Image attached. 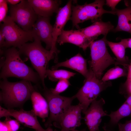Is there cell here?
<instances>
[{
    "mask_svg": "<svg viewBox=\"0 0 131 131\" xmlns=\"http://www.w3.org/2000/svg\"><path fill=\"white\" fill-rule=\"evenodd\" d=\"M11 116L24 126L34 129L35 131H54L50 127L44 129L40 125L37 116L32 110L27 111L20 110L6 109L0 106V118Z\"/></svg>",
    "mask_w": 131,
    "mask_h": 131,
    "instance_id": "cell-10",
    "label": "cell"
},
{
    "mask_svg": "<svg viewBox=\"0 0 131 131\" xmlns=\"http://www.w3.org/2000/svg\"><path fill=\"white\" fill-rule=\"evenodd\" d=\"M43 95L48 103L49 113L45 126L48 128L53 124L57 128L62 117L76 98L75 96L68 97L55 94L46 86L43 87Z\"/></svg>",
    "mask_w": 131,
    "mask_h": 131,
    "instance_id": "cell-5",
    "label": "cell"
},
{
    "mask_svg": "<svg viewBox=\"0 0 131 131\" xmlns=\"http://www.w3.org/2000/svg\"><path fill=\"white\" fill-rule=\"evenodd\" d=\"M105 103L102 98L96 100L91 104L84 113L83 119L89 131H98L101 122L102 118L108 116L106 112L104 111L103 106Z\"/></svg>",
    "mask_w": 131,
    "mask_h": 131,
    "instance_id": "cell-11",
    "label": "cell"
},
{
    "mask_svg": "<svg viewBox=\"0 0 131 131\" xmlns=\"http://www.w3.org/2000/svg\"><path fill=\"white\" fill-rule=\"evenodd\" d=\"M127 79L124 84V86L126 90L131 85V62L129 66Z\"/></svg>",
    "mask_w": 131,
    "mask_h": 131,
    "instance_id": "cell-29",
    "label": "cell"
},
{
    "mask_svg": "<svg viewBox=\"0 0 131 131\" xmlns=\"http://www.w3.org/2000/svg\"><path fill=\"white\" fill-rule=\"evenodd\" d=\"M54 131H58V130H55Z\"/></svg>",
    "mask_w": 131,
    "mask_h": 131,
    "instance_id": "cell-37",
    "label": "cell"
},
{
    "mask_svg": "<svg viewBox=\"0 0 131 131\" xmlns=\"http://www.w3.org/2000/svg\"><path fill=\"white\" fill-rule=\"evenodd\" d=\"M93 41L83 34L76 30H63L59 35L57 42L60 45L69 43L76 45L85 50Z\"/></svg>",
    "mask_w": 131,
    "mask_h": 131,
    "instance_id": "cell-15",
    "label": "cell"
},
{
    "mask_svg": "<svg viewBox=\"0 0 131 131\" xmlns=\"http://www.w3.org/2000/svg\"><path fill=\"white\" fill-rule=\"evenodd\" d=\"M82 108L81 104L71 105L62 117L58 128L60 131H72L81 124V113Z\"/></svg>",
    "mask_w": 131,
    "mask_h": 131,
    "instance_id": "cell-14",
    "label": "cell"
},
{
    "mask_svg": "<svg viewBox=\"0 0 131 131\" xmlns=\"http://www.w3.org/2000/svg\"><path fill=\"white\" fill-rule=\"evenodd\" d=\"M120 42L124 45L126 48H131V38L122 39Z\"/></svg>",
    "mask_w": 131,
    "mask_h": 131,
    "instance_id": "cell-31",
    "label": "cell"
},
{
    "mask_svg": "<svg viewBox=\"0 0 131 131\" xmlns=\"http://www.w3.org/2000/svg\"><path fill=\"white\" fill-rule=\"evenodd\" d=\"M33 110L37 116L42 119L43 122L48 116L49 109L46 99L35 89L32 93L31 98Z\"/></svg>",
    "mask_w": 131,
    "mask_h": 131,
    "instance_id": "cell-19",
    "label": "cell"
},
{
    "mask_svg": "<svg viewBox=\"0 0 131 131\" xmlns=\"http://www.w3.org/2000/svg\"><path fill=\"white\" fill-rule=\"evenodd\" d=\"M60 67H65L73 69L81 74L85 78L88 72L86 60L79 53L65 61L58 63L52 66L51 70H56Z\"/></svg>",
    "mask_w": 131,
    "mask_h": 131,
    "instance_id": "cell-18",
    "label": "cell"
},
{
    "mask_svg": "<svg viewBox=\"0 0 131 131\" xmlns=\"http://www.w3.org/2000/svg\"><path fill=\"white\" fill-rule=\"evenodd\" d=\"M114 29V26L110 22H104L100 19L94 22L89 26L78 30L94 41L99 35H107Z\"/></svg>",
    "mask_w": 131,
    "mask_h": 131,
    "instance_id": "cell-17",
    "label": "cell"
},
{
    "mask_svg": "<svg viewBox=\"0 0 131 131\" xmlns=\"http://www.w3.org/2000/svg\"><path fill=\"white\" fill-rule=\"evenodd\" d=\"M1 25L0 31L5 41V47L19 48L24 44L34 40L32 31H25L21 28L10 16H7Z\"/></svg>",
    "mask_w": 131,
    "mask_h": 131,
    "instance_id": "cell-8",
    "label": "cell"
},
{
    "mask_svg": "<svg viewBox=\"0 0 131 131\" xmlns=\"http://www.w3.org/2000/svg\"><path fill=\"white\" fill-rule=\"evenodd\" d=\"M76 73L65 70L48 69L46 72L47 77L52 81H58L60 80H69L71 77L74 76Z\"/></svg>",
    "mask_w": 131,
    "mask_h": 131,
    "instance_id": "cell-23",
    "label": "cell"
},
{
    "mask_svg": "<svg viewBox=\"0 0 131 131\" xmlns=\"http://www.w3.org/2000/svg\"><path fill=\"white\" fill-rule=\"evenodd\" d=\"M130 3L131 4V2Z\"/></svg>",
    "mask_w": 131,
    "mask_h": 131,
    "instance_id": "cell-39",
    "label": "cell"
},
{
    "mask_svg": "<svg viewBox=\"0 0 131 131\" xmlns=\"http://www.w3.org/2000/svg\"><path fill=\"white\" fill-rule=\"evenodd\" d=\"M98 131H100L99 130V129Z\"/></svg>",
    "mask_w": 131,
    "mask_h": 131,
    "instance_id": "cell-38",
    "label": "cell"
},
{
    "mask_svg": "<svg viewBox=\"0 0 131 131\" xmlns=\"http://www.w3.org/2000/svg\"><path fill=\"white\" fill-rule=\"evenodd\" d=\"M7 2L6 0H0V22H3L6 17L8 11Z\"/></svg>",
    "mask_w": 131,
    "mask_h": 131,
    "instance_id": "cell-27",
    "label": "cell"
},
{
    "mask_svg": "<svg viewBox=\"0 0 131 131\" xmlns=\"http://www.w3.org/2000/svg\"><path fill=\"white\" fill-rule=\"evenodd\" d=\"M127 7L123 9H116L115 11L118 17L116 27L112 31L114 32L120 31L131 34V4L126 3Z\"/></svg>",
    "mask_w": 131,
    "mask_h": 131,
    "instance_id": "cell-20",
    "label": "cell"
},
{
    "mask_svg": "<svg viewBox=\"0 0 131 131\" xmlns=\"http://www.w3.org/2000/svg\"><path fill=\"white\" fill-rule=\"evenodd\" d=\"M106 43L116 57V65H122L128 70L131 62L128 57L125 56L126 48L124 45L120 41L116 43L107 41Z\"/></svg>",
    "mask_w": 131,
    "mask_h": 131,
    "instance_id": "cell-22",
    "label": "cell"
},
{
    "mask_svg": "<svg viewBox=\"0 0 131 131\" xmlns=\"http://www.w3.org/2000/svg\"><path fill=\"white\" fill-rule=\"evenodd\" d=\"M3 122L7 131H16L20 126L19 123L16 120L7 119Z\"/></svg>",
    "mask_w": 131,
    "mask_h": 131,
    "instance_id": "cell-26",
    "label": "cell"
},
{
    "mask_svg": "<svg viewBox=\"0 0 131 131\" xmlns=\"http://www.w3.org/2000/svg\"><path fill=\"white\" fill-rule=\"evenodd\" d=\"M121 1L120 0H106V4L107 6L110 7L112 11H115L116 9V6Z\"/></svg>",
    "mask_w": 131,
    "mask_h": 131,
    "instance_id": "cell-30",
    "label": "cell"
},
{
    "mask_svg": "<svg viewBox=\"0 0 131 131\" xmlns=\"http://www.w3.org/2000/svg\"><path fill=\"white\" fill-rule=\"evenodd\" d=\"M7 3L10 5H14L18 4L21 0H6Z\"/></svg>",
    "mask_w": 131,
    "mask_h": 131,
    "instance_id": "cell-33",
    "label": "cell"
},
{
    "mask_svg": "<svg viewBox=\"0 0 131 131\" xmlns=\"http://www.w3.org/2000/svg\"><path fill=\"white\" fill-rule=\"evenodd\" d=\"M5 38L1 32L0 31V48L5 47Z\"/></svg>",
    "mask_w": 131,
    "mask_h": 131,
    "instance_id": "cell-32",
    "label": "cell"
},
{
    "mask_svg": "<svg viewBox=\"0 0 131 131\" xmlns=\"http://www.w3.org/2000/svg\"><path fill=\"white\" fill-rule=\"evenodd\" d=\"M118 124L119 131H131V119L124 123H119Z\"/></svg>",
    "mask_w": 131,
    "mask_h": 131,
    "instance_id": "cell-28",
    "label": "cell"
},
{
    "mask_svg": "<svg viewBox=\"0 0 131 131\" xmlns=\"http://www.w3.org/2000/svg\"><path fill=\"white\" fill-rule=\"evenodd\" d=\"M70 85L68 80L61 79L58 81L54 88H51L49 89L53 94L59 95L60 93L66 90Z\"/></svg>",
    "mask_w": 131,
    "mask_h": 131,
    "instance_id": "cell-25",
    "label": "cell"
},
{
    "mask_svg": "<svg viewBox=\"0 0 131 131\" xmlns=\"http://www.w3.org/2000/svg\"><path fill=\"white\" fill-rule=\"evenodd\" d=\"M128 69L122 68L118 66L108 70L103 76L101 80L104 82L115 79L118 78L127 76Z\"/></svg>",
    "mask_w": 131,
    "mask_h": 131,
    "instance_id": "cell-24",
    "label": "cell"
},
{
    "mask_svg": "<svg viewBox=\"0 0 131 131\" xmlns=\"http://www.w3.org/2000/svg\"><path fill=\"white\" fill-rule=\"evenodd\" d=\"M53 27L50 23L49 17L38 16L32 30L33 37H35L46 45V49L51 48L53 39Z\"/></svg>",
    "mask_w": 131,
    "mask_h": 131,
    "instance_id": "cell-13",
    "label": "cell"
},
{
    "mask_svg": "<svg viewBox=\"0 0 131 131\" xmlns=\"http://www.w3.org/2000/svg\"><path fill=\"white\" fill-rule=\"evenodd\" d=\"M32 42L25 43L19 48V53L23 54L29 59L33 67L39 74L43 87L45 86V79L47 77L48 66L50 60L55 57L50 50L44 48L41 41L34 37Z\"/></svg>",
    "mask_w": 131,
    "mask_h": 131,
    "instance_id": "cell-3",
    "label": "cell"
},
{
    "mask_svg": "<svg viewBox=\"0 0 131 131\" xmlns=\"http://www.w3.org/2000/svg\"><path fill=\"white\" fill-rule=\"evenodd\" d=\"M0 102L7 109H22L24 103L31 99L32 93L35 89L30 81L22 80L12 82L7 79L0 81Z\"/></svg>",
    "mask_w": 131,
    "mask_h": 131,
    "instance_id": "cell-2",
    "label": "cell"
},
{
    "mask_svg": "<svg viewBox=\"0 0 131 131\" xmlns=\"http://www.w3.org/2000/svg\"><path fill=\"white\" fill-rule=\"evenodd\" d=\"M20 55L18 50L14 47L5 51V57L0 65V78L3 79L15 77L38 83L41 81L39 74L25 63Z\"/></svg>",
    "mask_w": 131,
    "mask_h": 131,
    "instance_id": "cell-1",
    "label": "cell"
},
{
    "mask_svg": "<svg viewBox=\"0 0 131 131\" xmlns=\"http://www.w3.org/2000/svg\"><path fill=\"white\" fill-rule=\"evenodd\" d=\"M129 96L131 95V85L126 90Z\"/></svg>",
    "mask_w": 131,
    "mask_h": 131,
    "instance_id": "cell-35",
    "label": "cell"
},
{
    "mask_svg": "<svg viewBox=\"0 0 131 131\" xmlns=\"http://www.w3.org/2000/svg\"><path fill=\"white\" fill-rule=\"evenodd\" d=\"M108 116L110 118L109 123L104 126V129L108 131H111L119 121L124 117L131 116V106L124 102L116 111H112Z\"/></svg>",
    "mask_w": 131,
    "mask_h": 131,
    "instance_id": "cell-21",
    "label": "cell"
},
{
    "mask_svg": "<svg viewBox=\"0 0 131 131\" xmlns=\"http://www.w3.org/2000/svg\"><path fill=\"white\" fill-rule=\"evenodd\" d=\"M36 14L38 16L49 17L57 13L61 1L56 0H28Z\"/></svg>",
    "mask_w": 131,
    "mask_h": 131,
    "instance_id": "cell-16",
    "label": "cell"
},
{
    "mask_svg": "<svg viewBox=\"0 0 131 131\" xmlns=\"http://www.w3.org/2000/svg\"><path fill=\"white\" fill-rule=\"evenodd\" d=\"M106 35L98 40L94 41L90 46L91 60L90 67L96 77L101 79L104 70L112 64L116 65V59L109 54L106 47Z\"/></svg>",
    "mask_w": 131,
    "mask_h": 131,
    "instance_id": "cell-6",
    "label": "cell"
},
{
    "mask_svg": "<svg viewBox=\"0 0 131 131\" xmlns=\"http://www.w3.org/2000/svg\"><path fill=\"white\" fill-rule=\"evenodd\" d=\"M87 131L86 130H81V131H78V130H74L73 131Z\"/></svg>",
    "mask_w": 131,
    "mask_h": 131,
    "instance_id": "cell-36",
    "label": "cell"
},
{
    "mask_svg": "<svg viewBox=\"0 0 131 131\" xmlns=\"http://www.w3.org/2000/svg\"><path fill=\"white\" fill-rule=\"evenodd\" d=\"M103 0H96L92 3L72 7L71 20L74 26L89 20L95 22L101 19L102 15L105 13L116 15L115 11L106 10L103 8L105 3Z\"/></svg>",
    "mask_w": 131,
    "mask_h": 131,
    "instance_id": "cell-7",
    "label": "cell"
},
{
    "mask_svg": "<svg viewBox=\"0 0 131 131\" xmlns=\"http://www.w3.org/2000/svg\"><path fill=\"white\" fill-rule=\"evenodd\" d=\"M125 102L131 106V95L128 96Z\"/></svg>",
    "mask_w": 131,
    "mask_h": 131,
    "instance_id": "cell-34",
    "label": "cell"
},
{
    "mask_svg": "<svg viewBox=\"0 0 131 131\" xmlns=\"http://www.w3.org/2000/svg\"><path fill=\"white\" fill-rule=\"evenodd\" d=\"M72 0L68 1L64 7L59 8L57 13L56 20L53 27V39L51 48L50 50L51 54L57 58L59 52L56 46L57 40L64 30V27L68 21L70 19L72 13Z\"/></svg>",
    "mask_w": 131,
    "mask_h": 131,
    "instance_id": "cell-12",
    "label": "cell"
},
{
    "mask_svg": "<svg viewBox=\"0 0 131 131\" xmlns=\"http://www.w3.org/2000/svg\"><path fill=\"white\" fill-rule=\"evenodd\" d=\"M85 79L83 85L74 95L81 105L84 114L100 93L112 85L110 81L104 82L98 78L90 67Z\"/></svg>",
    "mask_w": 131,
    "mask_h": 131,
    "instance_id": "cell-4",
    "label": "cell"
},
{
    "mask_svg": "<svg viewBox=\"0 0 131 131\" xmlns=\"http://www.w3.org/2000/svg\"><path fill=\"white\" fill-rule=\"evenodd\" d=\"M9 12L13 20L25 31L32 30L38 16L28 0H21L16 5L10 4Z\"/></svg>",
    "mask_w": 131,
    "mask_h": 131,
    "instance_id": "cell-9",
    "label": "cell"
}]
</instances>
